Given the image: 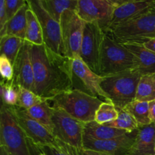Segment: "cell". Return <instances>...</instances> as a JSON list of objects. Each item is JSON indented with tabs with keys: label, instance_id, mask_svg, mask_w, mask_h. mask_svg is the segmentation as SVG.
Returning a JSON list of instances; mask_svg holds the SVG:
<instances>
[{
	"label": "cell",
	"instance_id": "cell-1",
	"mask_svg": "<svg viewBox=\"0 0 155 155\" xmlns=\"http://www.w3.org/2000/svg\"><path fill=\"white\" fill-rule=\"evenodd\" d=\"M34 92L46 99L74 89L72 59L43 45L30 43Z\"/></svg>",
	"mask_w": 155,
	"mask_h": 155
},
{
	"label": "cell",
	"instance_id": "cell-2",
	"mask_svg": "<svg viewBox=\"0 0 155 155\" xmlns=\"http://www.w3.org/2000/svg\"><path fill=\"white\" fill-rule=\"evenodd\" d=\"M137 69L135 56L123 44L105 33L101 46L98 75L108 77Z\"/></svg>",
	"mask_w": 155,
	"mask_h": 155
},
{
	"label": "cell",
	"instance_id": "cell-3",
	"mask_svg": "<svg viewBox=\"0 0 155 155\" xmlns=\"http://www.w3.org/2000/svg\"><path fill=\"white\" fill-rule=\"evenodd\" d=\"M0 146L4 147L9 155L41 154L30 142L9 107L3 104L0 110Z\"/></svg>",
	"mask_w": 155,
	"mask_h": 155
},
{
	"label": "cell",
	"instance_id": "cell-4",
	"mask_svg": "<svg viewBox=\"0 0 155 155\" xmlns=\"http://www.w3.org/2000/svg\"><path fill=\"white\" fill-rule=\"evenodd\" d=\"M49 101L73 117L85 124L95 120V113L103 102L100 98L91 96L76 89L58 94Z\"/></svg>",
	"mask_w": 155,
	"mask_h": 155
},
{
	"label": "cell",
	"instance_id": "cell-5",
	"mask_svg": "<svg viewBox=\"0 0 155 155\" xmlns=\"http://www.w3.org/2000/svg\"><path fill=\"white\" fill-rule=\"evenodd\" d=\"M141 74L138 70L104 77L101 86L117 108H124L136 98Z\"/></svg>",
	"mask_w": 155,
	"mask_h": 155
},
{
	"label": "cell",
	"instance_id": "cell-6",
	"mask_svg": "<svg viewBox=\"0 0 155 155\" xmlns=\"http://www.w3.org/2000/svg\"><path fill=\"white\" fill-rule=\"evenodd\" d=\"M110 34L121 44H142L154 38L155 34V9L118 26Z\"/></svg>",
	"mask_w": 155,
	"mask_h": 155
},
{
	"label": "cell",
	"instance_id": "cell-7",
	"mask_svg": "<svg viewBox=\"0 0 155 155\" xmlns=\"http://www.w3.org/2000/svg\"><path fill=\"white\" fill-rule=\"evenodd\" d=\"M51 105L53 136L65 143L83 150L85 123L75 119L58 106L52 104Z\"/></svg>",
	"mask_w": 155,
	"mask_h": 155
},
{
	"label": "cell",
	"instance_id": "cell-8",
	"mask_svg": "<svg viewBox=\"0 0 155 155\" xmlns=\"http://www.w3.org/2000/svg\"><path fill=\"white\" fill-rule=\"evenodd\" d=\"M86 23L74 10L62 14L60 20L65 56L71 59L80 58V48Z\"/></svg>",
	"mask_w": 155,
	"mask_h": 155
},
{
	"label": "cell",
	"instance_id": "cell-9",
	"mask_svg": "<svg viewBox=\"0 0 155 155\" xmlns=\"http://www.w3.org/2000/svg\"><path fill=\"white\" fill-rule=\"evenodd\" d=\"M72 71L74 89L113 104L101 86L104 77L92 71L80 58L72 59Z\"/></svg>",
	"mask_w": 155,
	"mask_h": 155
},
{
	"label": "cell",
	"instance_id": "cell-10",
	"mask_svg": "<svg viewBox=\"0 0 155 155\" xmlns=\"http://www.w3.org/2000/svg\"><path fill=\"white\" fill-rule=\"evenodd\" d=\"M27 3L39 20L43 33L44 44L54 52L65 55L60 23L44 8L40 0H27Z\"/></svg>",
	"mask_w": 155,
	"mask_h": 155
},
{
	"label": "cell",
	"instance_id": "cell-11",
	"mask_svg": "<svg viewBox=\"0 0 155 155\" xmlns=\"http://www.w3.org/2000/svg\"><path fill=\"white\" fill-rule=\"evenodd\" d=\"M105 33L95 23H86L80 48V58L98 74L101 46Z\"/></svg>",
	"mask_w": 155,
	"mask_h": 155
},
{
	"label": "cell",
	"instance_id": "cell-12",
	"mask_svg": "<svg viewBox=\"0 0 155 155\" xmlns=\"http://www.w3.org/2000/svg\"><path fill=\"white\" fill-rule=\"evenodd\" d=\"M8 107L35 148L39 150L40 147L54 143L56 138L51 134V132L39 122L30 117L24 108L18 107V105Z\"/></svg>",
	"mask_w": 155,
	"mask_h": 155
},
{
	"label": "cell",
	"instance_id": "cell-13",
	"mask_svg": "<svg viewBox=\"0 0 155 155\" xmlns=\"http://www.w3.org/2000/svg\"><path fill=\"white\" fill-rule=\"evenodd\" d=\"M115 7L109 0H78L77 11L86 23H95L107 33Z\"/></svg>",
	"mask_w": 155,
	"mask_h": 155
},
{
	"label": "cell",
	"instance_id": "cell-14",
	"mask_svg": "<svg viewBox=\"0 0 155 155\" xmlns=\"http://www.w3.org/2000/svg\"><path fill=\"white\" fill-rule=\"evenodd\" d=\"M138 130L124 136L106 140H97L83 136V149L104 152L110 155H130Z\"/></svg>",
	"mask_w": 155,
	"mask_h": 155
},
{
	"label": "cell",
	"instance_id": "cell-15",
	"mask_svg": "<svg viewBox=\"0 0 155 155\" xmlns=\"http://www.w3.org/2000/svg\"><path fill=\"white\" fill-rule=\"evenodd\" d=\"M13 66L14 80L17 84L34 92V72L30 42L26 41L20 50Z\"/></svg>",
	"mask_w": 155,
	"mask_h": 155
},
{
	"label": "cell",
	"instance_id": "cell-16",
	"mask_svg": "<svg viewBox=\"0 0 155 155\" xmlns=\"http://www.w3.org/2000/svg\"><path fill=\"white\" fill-rule=\"evenodd\" d=\"M154 0H137L115 8L107 33L153 8Z\"/></svg>",
	"mask_w": 155,
	"mask_h": 155
},
{
	"label": "cell",
	"instance_id": "cell-17",
	"mask_svg": "<svg viewBox=\"0 0 155 155\" xmlns=\"http://www.w3.org/2000/svg\"><path fill=\"white\" fill-rule=\"evenodd\" d=\"M130 155H155V124L139 126Z\"/></svg>",
	"mask_w": 155,
	"mask_h": 155
},
{
	"label": "cell",
	"instance_id": "cell-18",
	"mask_svg": "<svg viewBox=\"0 0 155 155\" xmlns=\"http://www.w3.org/2000/svg\"><path fill=\"white\" fill-rule=\"evenodd\" d=\"M135 56L141 75L155 74V53L142 44H123Z\"/></svg>",
	"mask_w": 155,
	"mask_h": 155
},
{
	"label": "cell",
	"instance_id": "cell-19",
	"mask_svg": "<svg viewBox=\"0 0 155 155\" xmlns=\"http://www.w3.org/2000/svg\"><path fill=\"white\" fill-rule=\"evenodd\" d=\"M29 8H30L27 3L9 19L6 22L4 29L0 31V36L11 35L25 40L27 31V12Z\"/></svg>",
	"mask_w": 155,
	"mask_h": 155
},
{
	"label": "cell",
	"instance_id": "cell-20",
	"mask_svg": "<svg viewBox=\"0 0 155 155\" xmlns=\"http://www.w3.org/2000/svg\"><path fill=\"white\" fill-rule=\"evenodd\" d=\"M128 132L125 130L113 128L104 124H99L94 120L85 124L83 136L97 140H106L124 136Z\"/></svg>",
	"mask_w": 155,
	"mask_h": 155
},
{
	"label": "cell",
	"instance_id": "cell-21",
	"mask_svg": "<svg viewBox=\"0 0 155 155\" xmlns=\"http://www.w3.org/2000/svg\"><path fill=\"white\" fill-rule=\"evenodd\" d=\"M24 110L30 117L44 126L53 135V107L49 100Z\"/></svg>",
	"mask_w": 155,
	"mask_h": 155
},
{
	"label": "cell",
	"instance_id": "cell-22",
	"mask_svg": "<svg viewBox=\"0 0 155 155\" xmlns=\"http://www.w3.org/2000/svg\"><path fill=\"white\" fill-rule=\"evenodd\" d=\"M44 8L60 23L62 14L68 10L77 11L78 0H40Z\"/></svg>",
	"mask_w": 155,
	"mask_h": 155
},
{
	"label": "cell",
	"instance_id": "cell-23",
	"mask_svg": "<svg viewBox=\"0 0 155 155\" xmlns=\"http://www.w3.org/2000/svg\"><path fill=\"white\" fill-rule=\"evenodd\" d=\"M26 40L11 35H4L0 39V53L6 56L14 65L18 54Z\"/></svg>",
	"mask_w": 155,
	"mask_h": 155
},
{
	"label": "cell",
	"instance_id": "cell-24",
	"mask_svg": "<svg viewBox=\"0 0 155 155\" xmlns=\"http://www.w3.org/2000/svg\"><path fill=\"white\" fill-rule=\"evenodd\" d=\"M26 41L33 45H43V33L39 20L30 8L27 12V31Z\"/></svg>",
	"mask_w": 155,
	"mask_h": 155
},
{
	"label": "cell",
	"instance_id": "cell-25",
	"mask_svg": "<svg viewBox=\"0 0 155 155\" xmlns=\"http://www.w3.org/2000/svg\"><path fill=\"white\" fill-rule=\"evenodd\" d=\"M135 100L151 102L155 100V74L141 77Z\"/></svg>",
	"mask_w": 155,
	"mask_h": 155
},
{
	"label": "cell",
	"instance_id": "cell-26",
	"mask_svg": "<svg viewBox=\"0 0 155 155\" xmlns=\"http://www.w3.org/2000/svg\"><path fill=\"white\" fill-rule=\"evenodd\" d=\"M39 150L45 155H83V149L65 143L57 138L54 143L40 147Z\"/></svg>",
	"mask_w": 155,
	"mask_h": 155
},
{
	"label": "cell",
	"instance_id": "cell-27",
	"mask_svg": "<svg viewBox=\"0 0 155 155\" xmlns=\"http://www.w3.org/2000/svg\"><path fill=\"white\" fill-rule=\"evenodd\" d=\"M124 109L134 117L139 126L151 124L149 116V102L134 100L127 104Z\"/></svg>",
	"mask_w": 155,
	"mask_h": 155
},
{
	"label": "cell",
	"instance_id": "cell-28",
	"mask_svg": "<svg viewBox=\"0 0 155 155\" xmlns=\"http://www.w3.org/2000/svg\"><path fill=\"white\" fill-rule=\"evenodd\" d=\"M117 110L118 111L117 118L115 120L107 123L104 125L113 128L125 130L128 133H131L139 129V124L133 115L130 114L124 108H117Z\"/></svg>",
	"mask_w": 155,
	"mask_h": 155
},
{
	"label": "cell",
	"instance_id": "cell-29",
	"mask_svg": "<svg viewBox=\"0 0 155 155\" xmlns=\"http://www.w3.org/2000/svg\"><path fill=\"white\" fill-rule=\"evenodd\" d=\"M1 95L2 104L8 106H15L18 104V85L15 80L11 81L2 80Z\"/></svg>",
	"mask_w": 155,
	"mask_h": 155
},
{
	"label": "cell",
	"instance_id": "cell-30",
	"mask_svg": "<svg viewBox=\"0 0 155 155\" xmlns=\"http://www.w3.org/2000/svg\"><path fill=\"white\" fill-rule=\"evenodd\" d=\"M47 100L48 99L39 96L33 91L18 86V100L17 104L18 107L24 109H29Z\"/></svg>",
	"mask_w": 155,
	"mask_h": 155
},
{
	"label": "cell",
	"instance_id": "cell-31",
	"mask_svg": "<svg viewBox=\"0 0 155 155\" xmlns=\"http://www.w3.org/2000/svg\"><path fill=\"white\" fill-rule=\"evenodd\" d=\"M118 117V111L114 104L103 101L95 113V121L99 124H106L115 120Z\"/></svg>",
	"mask_w": 155,
	"mask_h": 155
},
{
	"label": "cell",
	"instance_id": "cell-32",
	"mask_svg": "<svg viewBox=\"0 0 155 155\" xmlns=\"http://www.w3.org/2000/svg\"><path fill=\"white\" fill-rule=\"evenodd\" d=\"M0 72L3 80L11 81L14 80V66L6 56H0Z\"/></svg>",
	"mask_w": 155,
	"mask_h": 155
},
{
	"label": "cell",
	"instance_id": "cell-33",
	"mask_svg": "<svg viewBox=\"0 0 155 155\" xmlns=\"http://www.w3.org/2000/svg\"><path fill=\"white\" fill-rule=\"evenodd\" d=\"M26 4H27L26 0H5L7 21L11 19Z\"/></svg>",
	"mask_w": 155,
	"mask_h": 155
},
{
	"label": "cell",
	"instance_id": "cell-34",
	"mask_svg": "<svg viewBox=\"0 0 155 155\" xmlns=\"http://www.w3.org/2000/svg\"><path fill=\"white\" fill-rule=\"evenodd\" d=\"M7 22L5 9V0H0V31L4 29Z\"/></svg>",
	"mask_w": 155,
	"mask_h": 155
},
{
	"label": "cell",
	"instance_id": "cell-35",
	"mask_svg": "<svg viewBox=\"0 0 155 155\" xmlns=\"http://www.w3.org/2000/svg\"><path fill=\"white\" fill-rule=\"evenodd\" d=\"M149 116L151 123L155 124V100L149 102Z\"/></svg>",
	"mask_w": 155,
	"mask_h": 155
},
{
	"label": "cell",
	"instance_id": "cell-36",
	"mask_svg": "<svg viewBox=\"0 0 155 155\" xmlns=\"http://www.w3.org/2000/svg\"><path fill=\"white\" fill-rule=\"evenodd\" d=\"M144 46L148 49L151 50V51L155 53V38H151L149 40L143 44Z\"/></svg>",
	"mask_w": 155,
	"mask_h": 155
},
{
	"label": "cell",
	"instance_id": "cell-37",
	"mask_svg": "<svg viewBox=\"0 0 155 155\" xmlns=\"http://www.w3.org/2000/svg\"><path fill=\"white\" fill-rule=\"evenodd\" d=\"M109 1L115 8H117L122 5L127 4V3L131 2L137 1V0H109Z\"/></svg>",
	"mask_w": 155,
	"mask_h": 155
},
{
	"label": "cell",
	"instance_id": "cell-38",
	"mask_svg": "<svg viewBox=\"0 0 155 155\" xmlns=\"http://www.w3.org/2000/svg\"><path fill=\"white\" fill-rule=\"evenodd\" d=\"M83 155H110L104 152H100V151H93V150H86V149L83 150Z\"/></svg>",
	"mask_w": 155,
	"mask_h": 155
},
{
	"label": "cell",
	"instance_id": "cell-39",
	"mask_svg": "<svg viewBox=\"0 0 155 155\" xmlns=\"http://www.w3.org/2000/svg\"><path fill=\"white\" fill-rule=\"evenodd\" d=\"M0 155H9L5 148L2 146H0Z\"/></svg>",
	"mask_w": 155,
	"mask_h": 155
},
{
	"label": "cell",
	"instance_id": "cell-40",
	"mask_svg": "<svg viewBox=\"0 0 155 155\" xmlns=\"http://www.w3.org/2000/svg\"><path fill=\"white\" fill-rule=\"evenodd\" d=\"M153 8L155 9V0L153 1Z\"/></svg>",
	"mask_w": 155,
	"mask_h": 155
},
{
	"label": "cell",
	"instance_id": "cell-41",
	"mask_svg": "<svg viewBox=\"0 0 155 155\" xmlns=\"http://www.w3.org/2000/svg\"><path fill=\"white\" fill-rule=\"evenodd\" d=\"M39 155H45V154H43V153H41L40 154H39Z\"/></svg>",
	"mask_w": 155,
	"mask_h": 155
},
{
	"label": "cell",
	"instance_id": "cell-42",
	"mask_svg": "<svg viewBox=\"0 0 155 155\" xmlns=\"http://www.w3.org/2000/svg\"><path fill=\"white\" fill-rule=\"evenodd\" d=\"M154 38H155V34H154Z\"/></svg>",
	"mask_w": 155,
	"mask_h": 155
},
{
	"label": "cell",
	"instance_id": "cell-43",
	"mask_svg": "<svg viewBox=\"0 0 155 155\" xmlns=\"http://www.w3.org/2000/svg\"><path fill=\"white\" fill-rule=\"evenodd\" d=\"M26 1H27V0H26Z\"/></svg>",
	"mask_w": 155,
	"mask_h": 155
}]
</instances>
